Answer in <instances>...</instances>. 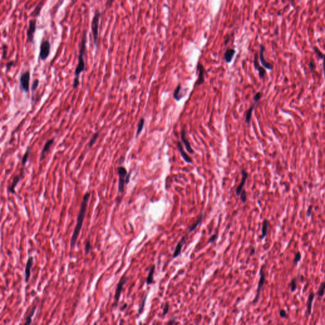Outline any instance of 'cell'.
Here are the masks:
<instances>
[{
	"mask_svg": "<svg viewBox=\"0 0 325 325\" xmlns=\"http://www.w3.org/2000/svg\"><path fill=\"white\" fill-rule=\"evenodd\" d=\"M90 197V193L86 192L84 196L83 197V200L81 204L80 209L79 211L78 215L77 216V222L76 225L75 227V229L74 230L73 234L71 240V249L74 248L76 244L77 240L78 238V236L80 235V231L81 230V227L83 226V222L85 220V217L86 215V212L87 210L88 207V203H89V201Z\"/></svg>",
	"mask_w": 325,
	"mask_h": 325,
	"instance_id": "obj_1",
	"label": "cell"
},
{
	"mask_svg": "<svg viewBox=\"0 0 325 325\" xmlns=\"http://www.w3.org/2000/svg\"><path fill=\"white\" fill-rule=\"evenodd\" d=\"M86 42H87V30H85L82 37L80 50V53H79V56H78V64L75 70V73H74V74H75V78H74V83H73L74 89H76V88L78 86L79 83H80V74L83 71H85V56L86 55Z\"/></svg>",
	"mask_w": 325,
	"mask_h": 325,
	"instance_id": "obj_2",
	"label": "cell"
},
{
	"mask_svg": "<svg viewBox=\"0 0 325 325\" xmlns=\"http://www.w3.org/2000/svg\"><path fill=\"white\" fill-rule=\"evenodd\" d=\"M117 173L119 175V182H118V191L123 193L125 190V185L128 184L130 182V173H128L126 169L124 166H120L117 168Z\"/></svg>",
	"mask_w": 325,
	"mask_h": 325,
	"instance_id": "obj_3",
	"label": "cell"
},
{
	"mask_svg": "<svg viewBox=\"0 0 325 325\" xmlns=\"http://www.w3.org/2000/svg\"><path fill=\"white\" fill-rule=\"evenodd\" d=\"M101 17V13L99 10H96L95 12L93 19L91 20V29L92 34H93L94 43L95 46H96L98 43L99 39V22Z\"/></svg>",
	"mask_w": 325,
	"mask_h": 325,
	"instance_id": "obj_4",
	"label": "cell"
},
{
	"mask_svg": "<svg viewBox=\"0 0 325 325\" xmlns=\"http://www.w3.org/2000/svg\"><path fill=\"white\" fill-rule=\"evenodd\" d=\"M265 282H266V274L264 272V266H262L260 271V279H259V281H258V287L257 289L256 295H255V297L254 298V299L252 302V304H255V303L258 302L259 296H260V292L263 287V285L265 284Z\"/></svg>",
	"mask_w": 325,
	"mask_h": 325,
	"instance_id": "obj_5",
	"label": "cell"
},
{
	"mask_svg": "<svg viewBox=\"0 0 325 325\" xmlns=\"http://www.w3.org/2000/svg\"><path fill=\"white\" fill-rule=\"evenodd\" d=\"M30 74L29 71H26L22 73L20 77V89L25 93L29 91V81Z\"/></svg>",
	"mask_w": 325,
	"mask_h": 325,
	"instance_id": "obj_6",
	"label": "cell"
},
{
	"mask_svg": "<svg viewBox=\"0 0 325 325\" xmlns=\"http://www.w3.org/2000/svg\"><path fill=\"white\" fill-rule=\"evenodd\" d=\"M51 45L49 41L43 40L40 45V52H39V59L41 60H45L50 54Z\"/></svg>",
	"mask_w": 325,
	"mask_h": 325,
	"instance_id": "obj_7",
	"label": "cell"
},
{
	"mask_svg": "<svg viewBox=\"0 0 325 325\" xmlns=\"http://www.w3.org/2000/svg\"><path fill=\"white\" fill-rule=\"evenodd\" d=\"M36 24H37V19H34L33 20H31L29 21V28L28 29L27 33V42L29 43H34V33L36 32Z\"/></svg>",
	"mask_w": 325,
	"mask_h": 325,
	"instance_id": "obj_8",
	"label": "cell"
},
{
	"mask_svg": "<svg viewBox=\"0 0 325 325\" xmlns=\"http://www.w3.org/2000/svg\"><path fill=\"white\" fill-rule=\"evenodd\" d=\"M127 280H128V277H126V276H123L121 278L120 282L117 284V287L115 291V303H114V306H116L118 304V301H119L120 297L121 296V293L122 292V289L123 288L124 285L126 283Z\"/></svg>",
	"mask_w": 325,
	"mask_h": 325,
	"instance_id": "obj_9",
	"label": "cell"
},
{
	"mask_svg": "<svg viewBox=\"0 0 325 325\" xmlns=\"http://www.w3.org/2000/svg\"><path fill=\"white\" fill-rule=\"evenodd\" d=\"M266 51V46L263 45H260V52H259V59H260V61L263 65V67L268 69V70H273L274 68V66L269 62H267V60L265 59L264 57V52Z\"/></svg>",
	"mask_w": 325,
	"mask_h": 325,
	"instance_id": "obj_10",
	"label": "cell"
},
{
	"mask_svg": "<svg viewBox=\"0 0 325 325\" xmlns=\"http://www.w3.org/2000/svg\"><path fill=\"white\" fill-rule=\"evenodd\" d=\"M24 173H25V169H23L19 175H16V176H15L14 178H13L12 184L8 188V192H10L11 194H15V189L17 186V184H18L20 181V180H22L24 177Z\"/></svg>",
	"mask_w": 325,
	"mask_h": 325,
	"instance_id": "obj_11",
	"label": "cell"
},
{
	"mask_svg": "<svg viewBox=\"0 0 325 325\" xmlns=\"http://www.w3.org/2000/svg\"><path fill=\"white\" fill-rule=\"evenodd\" d=\"M258 59H259V55L258 54V53H255L254 55L253 65H254L255 69L258 72L259 77H260V79H262L266 75V71L263 67L260 66V65L258 62Z\"/></svg>",
	"mask_w": 325,
	"mask_h": 325,
	"instance_id": "obj_12",
	"label": "cell"
},
{
	"mask_svg": "<svg viewBox=\"0 0 325 325\" xmlns=\"http://www.w3.org/2000/svg\"><path fill=\"white\" fill-rule=\"evenodd\" d=\"M197 71H198V78H197V80L196 82V85H201L203 84L205 81V69L203 67V65L199 62L197 64Z\"/></svg>",
	"mask_w": 325,
	"mask_h": 325,
	"instance_id": "obj_13",
	"label": "cell"
},
{
	"mask_svg": "<svg viewBox=\"0 0 325 325\" xmlns=\"http://www.w3.org/2000/svg\"><path fill=\"white\" fill-rule=\"evenodd\" d=\"M181 137L182 141V142L184 143V146H185L186 149V150L187 151V152H189V153L191 154V155H194V150H193V149H192V148L191 147V144H190L189 141V140L187 139L186 130H184V129L182 130V131H181Z\"/></svg>",
	"mask_w": 325,
	"mask_h": 325,
	"instance_id": "obj_14",
	"label": "cell"
},
{
	"mask_svg": "<svg viewBox=\"0 0 325 325\" xmlns=\"http://www.w3.org/2000/svg\"><path fill=\"white\" fill-rule=\"evenodd\" d=\"M33 265V257L30 256L28 258L25 268V281L28 283L30 276V269Z\"/></svg>",
	"mask_w": 325,
	"mask_h": 325,
	"instance_id": "obj_15",
	"label": "cell"
},
{
	"mask_svg": "<svg viewBox=\"0 0 325 325\" xmlns=\"http://www.w3.org/2000/svg\"><path fill=\"white\" fill-rule=\"evenodd\" d=\"M241 174H242V179H241V181L239 184V185L238 186V187H237L236 190V193L237 196H239L241 192L243 190V187L246 183V181H247V179L248 178V175L247 172L245 170H242Z\"/></svg>",
	"mask_w": 325,
	"mask_h": 325,
	"instance_id": "obj_16",
	"label": "cell"
},
{
	"mask_svg": "<svg viewBox=\"0 0 325 325\" xmlns=\"http://www.w3.org/2000/svg\"><path fill=\"white\" fill-rule=\"evenodd\" d=\"M177 148H178V150L179 151L180 153H181V155L182 157L184 160L186 162H187V163H192V158L189 156L187 155V153L186 152V151L184 150L182 144H181V142L178 141V142H177Z\"/></svg>",
	"mask_w": 325,
	"mask_h": 325,
	"instance_id": "obj_17",
	"label": "cell"
},
{
	"mask_svg": "<svg viewBox=\"0 0 325 325\" xmlns=\"http://www.w3.org/2000/svg\"><path fill=\"white\" fill-rule=\"evenodd\" d=\"M187 239V236H184L183 238L181 239V240L179 241L178 243L176 246V247H175V252L173 254V258L177 257L179 255L181 254V251H182V248L183 247V246L184 245V244L186 243V241Z\"/></svg>",
	"mask_w": 325,
	"mask_h": 325,
	"instance_id": "obj_18",
	"label": "cell"
},
{
	"mask_svg": "<svg viewBox=\"0 0 325 325\" xmlns=\"http://www.w3.org/2000/svg\"><path fill=\"white\" fill-rule=\"evenodd\" d=\"M315 297V294L313 292H311L307 298V311H306V316H309L310 315L312 312V305H313V302L314 301Z\"/></svg>",
	"mask_w": 325,
	"mask_h": 325,
	"instance_id": "obj_19",
	"label": "cell"
},
{
	"mask_svg": "<svg viewBox=\"0 0 325 325\" xmlns=\"http://www.w3.org/2000/svg\"><path fill=\"white\" fill-rule=\"evenodd\" d=\"M236 54V50L233 48H228L224 53V59L227 64L231 62L234 55Z\"/></svg>",
	"mask_w": 325,
	"mask_h": 325,
	"instance_id": "obj_20",
	"label": "cell"
},
{
	"mask_svg": "<svg viewBox=\"0 0 325 325\" xmlns=\"http://www.w3.org/2000/svg\"><path fill=\"white\" fill-rule=\"evenodd\" d=\"M54 139H52L48 140V141L45 143V146H44V147L43 148V150L41 151V158H40L41 161H42L43 160L44 157H45V154L49 151L50 149L51 146L53 145V144H54Z\"/></svg>",
	"mask_w": 325,
	"mask_h": 325,
	"instance_id": "obj_21",
	"label": "cell"
},
{
	"mask_svg": "<svg viewBox=\"0 0 325 325\" xmlns=\"http://www.w3.org/2000/svg\"><path fill=\"white\" fill-rule=\"evenodd\" d=\"M269 221L267 220V219H265V220L263 221V223H262V234L260 236V239H263V238H266V236L267 234L268 229H269Z\"/></svg>",
	"mask_w": 325,
	"mask_h": 325,
	"instance_id": "obj_22",
	"label": "cell"
},
{
	"mask_svg": "<svg viewBox=\"0 0 325 325\" xmlns=\"http://www.w3.org/2000/svg\"><path fill=\"white\" fill-rule=\"evenodd\" d=\"M155 268H156L155 265H153L151 268L150 271H149L148 276H147V279H146V283H147V284H151L154 283L153 276H154V273H155Z\"/></svg>",
	"mask_w": 325,
	"mask_h": 325,
	"instance_id": "obj_23",
	"label": "cell"
},
{
	"mask_svg": "<svg viewBox=\"0 0 325 325\" xmlns=\"http://www.w3.org/2000/svg\"><path fill=\"white\" fill-rule=\"evenodd\" d=\"M255 104H256V103H255L253 105H252V106L250 107V109H248V110L247 112V115H246V123H247L248 125H250V122H251L252 112H253V109L255 108Z\"/></svg>",
	"mask_w": 325,
	"mask_h": 325,
	"instance_id": "obj_24",
	"label": "cell"
},
{
	"mask_svg": "<svg viewBox=\"0 0 325 325\" xmlns=\"http://www.w3.org/2000/svg\"><path fill=\"white\" fill-rule=\"evenodd\" d=\"M181 89H182V85L181 84H178L177 86L175 88V90L173 93V97L177 101L181 100V99L183 97V96H181V94H180V92H181Z\"/></svg>",
	"mask_w": 325,
	"mask_h": 325,
	"instance_id": "obj_25",
	"label": "cell"
},
{
	"mask_svg": "<svg viewBox=\"0 0 325 325\" xmlns=\"http://www.w3.org/2000/svg\"><path fill=\"white\" fill-rule=\"evenodd\" d=\"M144 125H145V120L144 118H142L140 120L137 125V133H136V137H137L140 133H141L144 127Z\"/></svg>",
	"mask_w": 325,
	"mask_h": 325,
	"instance_id": "obj_26",
	"label": "cell"
},
{
	"mask_svg": "<svg viewBox=\"0 0 325 325\" xmlns=\"http://www.w3.org/2000/svg\"><path fill=\"white\" fill-rule=\"evenodd\" d=\"M36 305H34L33 307V308L31 309V310H30V313H29V316H28L27 318H26V321H25V324H29L31 323L32 322V318L33 317V316L35 313V311H36Z\"/></svg>",
	"mask_w": 325,
	"mask_h": 325,
	"instance_id": "obj_27",
	"label": "cell"
},
{
	"mask_svg": "<svg viewBox=\"0 0 325 325\" xmlns=\"http://www.w3.org/2000/svg\"><path fill=\"white\" fill-rule=\"evenodd\" d=\"M289 289H290V291L292 292H295V290L297 288V278H293V279L291 281L290 283H289Z\"/></svg>",
	"mask_w": 325,
	"mask_h": 325,
	"instance_id": "obj_28",
	"label": "cell"
},
{
	"mask_svg": "<svg viewBox=\"0 0 325 325\" xmlns=\"http://www.w3.org/2000/svg\"><path fill=\"white\" fill-rule=\"evenodd\" d=\"M203 215H201V216L199 217V218L198 220L197 221V222H195V223H194V224H192V226H191L189 227V232H192L194 230H195L197 226H198L200 224V223H201V221H202V218H203Z\"/></svg>",
	"mask_w": 325,
	"mask_h": 325,
	"instance_id": "obj_29",
	"label": "cell"
},
{
	"mask_svg": "<svg viewBox=\"0 0 325 325\" xmlns=\"http://www.w3.org/2000/svg\"><path fill=\"white\" fill-rule=\"evenodd\" d=\"M324 293H325V281L321 283V284H320V287L319 288L318 292V295L319 297H323L324 295Z\"/></svg>",
	"mask_w": 325,
	"mask_h": 325,
	"instance_id": "obj_30",
	"label": "cell"
},
{
	"mask_svg": "<svg viewBox=\"0 0 325 325\" xmlns=\"http://www.w3.org/2000/svg\"><path fill=\"white\" fill-rule=\"evenodd\" d=\"M30 147H28L27 149V150H26L25 154L24 155L22 158V165H25L26 162H27L28 160V157H29V153H30Z\"/></svg>",
	"mask_w": 325,
	"mask_h": 325,
	"instance_id": "obj_31",
	"label": "cell"
},
{
	"mask_svg": "<svg viewBox=\"0 0 325 325\" xmlns=\"http://www.w3.org/2000/svg\"><path fill=\"white\" fill-rule=\"evenodd\" d=\"M99 135V132H96L95 133H94V135H93V136H92V137H91L90 141L89 142V148H90L91 147L93 146V145L96 142V139H98Z\"/></svg>",
	"mask_w": 325,
	"mask_h": 325,
	"instance_id": "obj_32",
	"label": "cell"
},
{
	"mask_svg": "<svg viewBox=\"0 0 325 325\" xmlns=\"http://www.w3.org/2000/svg\"><path fill=\"white\" fill-rule=\"evenodd\" d=\"M302 258V254L300 252H298L295 253V257H294V258H293V263L294 265H297V263L299 262L301 260Z\"/></svg>",
	"mask_w": 325,
	"mask_h": 325,
	"instance_id": "obj_33",
	"label": "cell"
},
{
	"mask_svg": "<svg viewBox=\"0 0 325 325\" xmlns=\"http://www.w3.org/2000/svg\"><path fill=\"white\" fill-rule=\"evenodd\" d=\"M309 70L311 72H314L316 68V65L314 62V61L312 59L310 60V62L309 64Z\"/></svg>",
	"mask_w": 325,
	"mask_h": 325,
	"instance_id": "obj_34",
	"label": "cell"
},
{
	"mask_svg": "<svg viewBox=\"0 0 325 325\" xmlns=\"http://www.w3.org/2000/svg\"><path fill=\"white\" fill-rule=\"evenodd\" d=\"M262 94L261 93V92H257V93L254 95L253 96V100L255 103H257L258 102L259 100H260L262 98Z\"/></svg>",
	"mask_w": 325,
	"mask_h": 325,
	"instance_id": "obj_35",
	"label": "cell"
},
{
	"mask_svg": "<svg viewBox=\"0 0 325 325\" xmlns=\"http://www.w3.org/2000/svg\"><path fill=\"white\" fill-rule=\"evenodd\" d=\"M91 249V245L90 244V241H88L85 244V254H88L90 252V250Z\"/></svg>",
	"mask_w": 325,
	"mask_h": 325,
	"instance_id": "obj_36",
	"label": "cell"
},
{
	"mask_svg": "<svg viewBox=\"0 0 325 325\" xmlns=\"http://www.w3.org/2000/svg\"><path fill=\"white\" fill-rule=\"evenodd\" d=\"M240 196H241V201H242V202L243 203H244L245 202L247 201V192H246V191L243 189L242 191V192H241Z\"/></svg>",
	"mask_w": 325,
	"mask_h": 325,
	"instance_id": "obj_37",
	"label": "cell"
},
{
	"mask_svg": "<svg viewBox=\"0 0 325 325\" xmlns=\"http://www.w3.org/2000/svg\"><path fill=\"white\" fill-rule=\"evenodd\" d=\"M39 81L38 80H35L33 81V84H32V87H31V90H32L33 91H35V90H36L38 89V85H39Z\"/></svg>",
	"mask_w": 325,
	"mask_h": 325,
	"instance_id": "obj_38",
	"label": "cell"
},
{
	"mask_svg": "<svg viewBox=\"0 0 325 325\" xmlns=\"http://www.w3.org/2000/svg\"><path fill=\"white\" fill-rule=\"evenodd\" d=\"M279 316L281 318H286L288 317V314L287 313V311L284 310V309H281L279 310Z\"/></svg>",
	"mask_w": 325,
	"mask_h": 325,
	"instance_id": "obj_39",
	"label": "cell"
},
{
	"mask_svg": "<svg viewBox=\"0 0 325 325\" xmlns=\"http://www.w3.org/2000/svg\"><path fill=\"white\" fill-rule=\"evenodd\" d=\"M218 238V234L217 233H215V234H213V236H211V238L209 239L208 243H213L214 241L217 239V238Z\"/></svg>",
	"mask_w": 325,
	"mask_h": 325,
	"instance_id": "obj_40",
	"label": "cell"
},
{
	"mask_svg": "<svg viewBox=\"0 0 325 325\" xmlns=\"http://www.w3.org/2000/svg\"><path fill=\"white\" fill-rule=\"evenodd\" d=\"M146 297H147V295H146V297H145L144 299L143 300L142 304H141V305H140V307L139 310V315L140 314H141V313H142V312L143 311V309H144V305H145V303H146Z\"/></svg>",
	"mask_w": 325,
	"mask_h": 325,
	"instance_id": "obj_41",
	"label": "cell"
},
{
	"mask_svg": "<svg viewBox=\"0 0 325 325\" xmlns=\"http://www.w3.org/2000/svg\"><path fill=\"white\" fill-rule=\"evenodd\" d=\"M15 66V62L14 61H10V62H8L7 64H6V68L8 70H9L10 69H11L12 67Z\"/></svg>",
	"mask_w": 325,
	"mask_h": 325,
	"instance_id": "obj_42",
	"label": "cell"
},
{
	"mask_svg": "<svg viewBox=\"0 0 325 325\" xmlns=\"http://www.w3.org/2000/svg\"><path fill=\"white\" fill-rule=\"evenodd\" d=\"M113 2L114 0H107L106 4H105V7H106L107 9H109V8H110L112 7Z\"/></svg>",
	"mask_w": 325,
	"mask_h": 325,
	"instance_id": "obj_43",
	"label": "cell"
},
{
	"mask_svg": "<svg viewBox=\"0 0 325 325\" xmlns=\"http://www.w3.org/2000/svg\"><path fill=\"white\" fill-rule=\"evenodd\" d=\"M3 58L5 59L6 57V55H7V46L6 45H3Z\"/></svg>",
	"mask_w": 325,
	"mask_h": 325,
	"instance_id": "obj_44",
	"label": "cell"
},
{
	"mask_svg": "<svg viewBox=\"0 0 325 325\" xmlns=\"http://www.w3.org/2000/svg\"><path fill=\"white\" fill-rule=\"evenodd\" d=\"M168 309H169V305L168 303H166V305H165V307L164 308V310H163V313H162V314L163 315H166V314H167L168 313Z\"/></svg>",
	"mask_w": 325,
	"mask_h": 325,
	"instance_id": "obj_45",
	"label": "cell"
},
{
	"mask_svg": "<svg viewBox=\"0 0 325 325\" xmlns=\"http://www.w3.org/2000/svg\"><path fill=\"white\" fill-rule=\"evenodd\" d=\"M312 210H313V206L310 205L309 206L308 209H307V216L309 217L310 214H311V212H312Z\"/></svg>",
	"mask_w": 325,
	"mask_h": 325,
	"instance_id": "obj_46",
	"label": "cell"
},
{
	"mask_svg": "<svg viewBox=\"0 0 325 325\" xmlns=\"http://www.w3.org/2000/svg\"><path fill=\"white\" fill-rule=\"evenodd\" d=\"M255 249L252 248L251 250V252H250V255H253L255 254Z\"/></svg>",
	"mask_w": 325,
	"mask_h": 325,
	"instance_id": "obj_47",
	"label": "cell"
},
{
	"mask_svg": "<svg viewBox=\"0 0 325 325\" xmlns=\"http://www.w3.org/2000/svg\"><path fill=\"white\" fill-rule=\"evenodd\" d=\"M289 1H290V3L291 5L293 6V7H295V0H289Z\"/></svg>",
	"mask_w": 325,
	"mask_h": 325,
	"instance_id": "obj_48",
	"label": "cell"
},
{
	"mask_svg": "<svg viewBox=\"0 0 325 325\" xmlns=\"http://www.w3.org/2000/svg\"><path fill=\"white\" fill-rule=\"evenodd\" d=\"M229 39H230V36L228 37V38L227 39V40H226V41H225V45H227V44L228 43V42L229 41Z\"/></svg>",
	"mask_w": 325,
	"mask_h": 325,
	"instance_id": "obj_49",
	"label": "cell"
},
{
	"mask_svg": "<svg viewBox=\"0 0 325 325\" xmlns=\"http://www.w3.org/2000/svg\"><path fill=\"white\" fill-rule=\"evenodd\" d=\"M126 307H127V304H125V305L123 306V307H122V308L121 309V310H123L126 308Z\"/></svg>",
	"mask_w": 325,
	"mask_h": 325,
	"instance_id": "obj_50",
	"label": "cell"
},
{
	"mask_svg": "<svg viewBox=\"0 0 325 325\" xmlns=\"http://www.w3.org/2000/svg\"><path fill=\"white\" fill-rule=\"evenodd\" d=\"M76 1H77V0H72V3H71V5H74V3H75L76 2Z\"/></svg>",
	"mask_w": 325,
	"mask_h": 325,
	"instance_id": "obj_51",
	"label": "cell"
},
{
	"mask_svg": "<svg viewBox=\"0 0 325 325\" xmlns=\"http://www.w3.org/2000/svg\"><path fill=\"white\" fill-rule=\"evenodd\" d=\"M323 71H324V79H325V69H323Z\"/></svg>",
	"mask_w": 325,
	"mask_h": 325,
	"instance_id": "obj_52",
	"label": "cell"
}]
</instances>
